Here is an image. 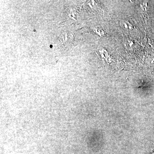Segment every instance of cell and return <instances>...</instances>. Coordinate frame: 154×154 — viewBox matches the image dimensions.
Returning a JSON list of instances; mask_svg holds the SVG:
<instances>
[{"mask_svg": "<svg viewBox=\"0 0 154 154\" xmlns=\"http://www.w3.org/2000/svg\"><path fill=\"white\" fill-rule=\"evenodd\" d=\"M151 154H154V152H152V153Z\"/></svg>", "mask_w": 154, "mask_h": 154, "instance_id": "6da1fadb", "label": "cell"}]
</instances>
